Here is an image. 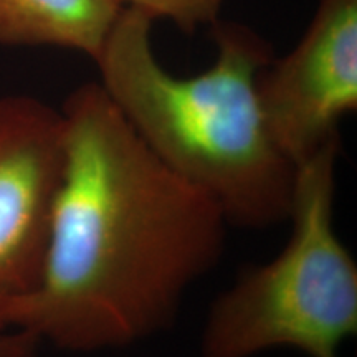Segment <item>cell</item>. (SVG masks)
Masks as SVG:
<instances>
[{
    "mask_svg": "<svg viewBox=\"0 0 357 357\" xmlns=\"http://www.w3.org/2000/svg\"><path fill=\"white\" fill-rule=\"evenodd\" d=\"M63 169L37 283L0 328L73 354L118 351L167 331L225 252L229 222L132 131L98 82L60 108Z\"/></svg>",
    "mask_w": 357,
    "mask_h": 357,
    "instance_id": "6da1fadb",
    "label": "cell"
},
{
    "mask_svg": "<svg viewBox=\"0 0 357 357\" xmlns=\"http://www.w3.org/2000/svg\"><path fill=\"white\" fill-rule=\"evenodd\" d=\"M153 24L123 8L95 58L100 86L169 169L215 200L230 227L288 222L296 167L275 144L258 98L271 43L252 26L218 20L212 65L176 77L155 56Z\"/></svg>",
    "mask_w": 357,
    "mask_h": 357,
    "instance_id": "7a4b0ae2",
    "label": "cell"
},
{
    "mask_svg": "<svg viewBox=\"0 0 357 357\" xmlns=\"http://www.w3.org/2000/svg\"><path fill=\"white\" fill-rule=\"evenodd\" d=\"M339 153L341 137L296 166L287 245L270 261L243 268L213 300L200 357L278 349L341 357L356 336L357 263L334 222Z\"/></svg>",
    "mask_w": 357,
    "mask_h": 357,
    "instance_id": "3957f363",
    "label": "cell"
},
{
    "mask_svg": "<svg viewBox=\"0 0 357 357\" xmlns=\"http://www.w3.org/2000/svg\"><path fill=\"white\" fill-rule=\"evenodd\" d=\"M258 98L294 167L339 139V123L357 109V0H319L293 50L260 71Z\"/></svg>",
    "mask_w": 357,
    "mask_h": 357,
    "instance_id": "277c9868",
    "label": "cell"
},
{
    "mask_svg": "<svg viewBox=\"0 0 357 357\" xmlns=\"http://www.w3.org/2000/svg\"><path fill=\"white\" fill-rule=\"evenodd\" d=\"M61 169L60 109L0 95V311L37 283Z\"/></svg>",
    "mask_w": 357,
    "mask_h": 357,
    "instance_id": "5b68a950",
    "label": "cell"
},
{
    "mask_svg": "<svg viewBox=\"0 0 357 357\" xmlns=\"http://www.w3.org/2000/svg\"><path fill=\"white\" fill-rule=\"evenodd\" d=\"M121 10L118 0H0V45L63 48L95 61Z\"/></svg>",
    "mask_w": 357,
    "mask_h": 357,
    "instance_id": "8992f818",
    "label": "cell"
},
{
    "mask_svg": "<svg viewBox=\"0 0 357 357\" xmlns=\"http://www.w3.org/2000/svg\"><path fill=\"white\" fill-rule=\"evenodd\" d=\"M123 8L141 12L147 19L169 20L184 33H195L200 26L220 20L227 0H118Z\"/></svg>",
    "mask_w": 357,
    "mask_h": 357,
    "instance_id": "52a82bcc",
    "label": "cell"
},
{
    "mask_svg": "<svg viewBox=\"0 0 357 357\" xmlns=\"http://www.w3.org/2000/svg\"><path fill=\"white\" fill-rule=\"evenodd\" d=\"M40 346L30 334L0 328V357H37Z\"/></svg>",
    "mask_w": 357,
    "mask_h": 357,
    "instance_id": "ba28073f",
    "label": "cell"
}]
</instances>
